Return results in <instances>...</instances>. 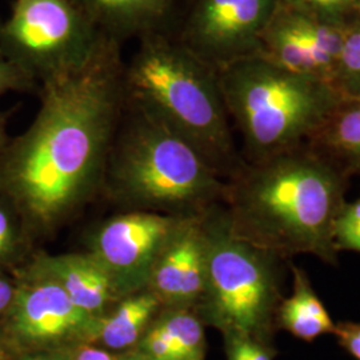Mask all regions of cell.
<instances>
[{
  "label": "cell",
  "instance_id": "obj_1",
  "mask_svg": "<svg viewBox=\"0 0 360 360\" xmlns=\"http://www.w3.org/2000/svg\"><path fill=\"white\" fill-rule=\"evenodd\" d=\"M122 46L104 37L84 65L41 82L32 124L0 153V199L28 236L59 230L103 187L126 105Z\"/></svg>",
  "mask_w": 360,
  "mask_h": 360
},
{
  "label": "cell",
  "instance_id": "obj_2",
  "mask_svg": "<svg viewBox=\"0 0 360 360\" xmlns=\"http://www.w3.org/2000/svg\"><path fill=\"white\" fill-rule=\"evenodd\" d=\"M349 180L304 143L245 162L226 180L223 208L232 233L245 242L288 262L312 255L338 266L334 226Z\"/></svg>",
  "mask_w": 360,
  "mask_h": 360
},
{
  "label": "cell",
  "instance_id": "obj_3",
  "mask_svg": "<svg viewBox=\"0 0 360 360\" xmlns=\"http://www.w3.org/2000/svg\"><path fill=\"white\" fill-rule=\"evenodd\" d=\"M127 99L156 116L202 155L221 179L245 163L236 148L217 70L168 34L138 39L124 62Z\"/></svg>",
  "mask_w": 360,
  "mask_h": 360
},
{
  "label": "cell",
  "instance_id": "obj_4",
  "mask_svg": "<svg viewBox=\"0 0 360 360\" xmlns=\"http://www.w3.org/2000/svg\"><path fill=\"white\" fill-rule=\"evenodd\" d=\"M104 187L136 210L179 218L223 205L226 180L190 143L126 96Z\"/></svg>",
  "mask_w": 360,
  "mask_h": 360
},
{
  "label": "cell",
  "instance_id": "obj_5",
  "mask_svg": "<svg viewBox=\"0 0 360 360\" xmlns=\"http://www.w3.org/2000/svg\"><path fill=\"white\" fill-rule=\"evenodd\" d=\"M230 120L243 139L245 162H257L309 142L345 98L328 83L252 56L220 70Z\"/></svg>",
  "mask_w": 360,
  "mask_h": 360
},
{
  "label": "cell",
  "instance_id": "obj_6",
  "mask_svg": "<svg viewBox=\"0 0 360 360\" xmlns=\"http://www.w3.org/2000/svg\"><path fill=\"white\" fill-rule=\"evenodd\" d=\"M203 226L206 282L195 312L223 335H245L274 343L276 311L291 262L232 233L223 205L207 211Z\"/></svg>",
  "mask_w": 360,
  "mask_h": 360
},
{
  "label": "cell",
  "instance_id": "obj_7",
  "mask_svg": "<svg viewBox=\"0 0 360 360\" xmlns=\"http://www.w3.org/2000/svg\"><path fill=\"white\" fill-rule=\"evenodd\" d=\"M103 38L71 0H15L0 22V53L38 84L84 65Z\"/></svg>",
  "mask_w": 360,
  "mask_h": 360
},
{
  "label": "cell",
  "instance_id": "obj_8",
  "mask_svg": "<svg viewBox=\"0 0 360 360\" xmlns=\"http://www.w3.org/2000/svg\"><path fill=\"white\" fill-rule=\"evenodd\" d=\"M279 0H181L169 34L198 59L220 71L259 56L260 37Z\"/></svg>",
  "mask_w": 360,
  "mask_h": 360
},
{
  "label": "cell",
  "instance_id": "obj_9",
  "mask_svg": "<svg viewBox=\"0 0 360 360\" xmlns=\"http://www.w3.org/2000/svg\"><path fill=\"white\" fill-rule=\"evenodd\" d=\"M181 219L135 210L107 220L94 235L90 252L110 272L120 299L147 290L155 262Z\"/></svg>",
  "mask_w": 360,
  "mask_h": 360
},
{
  "label": "cell",
  "instance_id": "obj_10",
  "mask_svg": "<svg viewBox=\"0 0 360 360\" xmlns=\"http://www.w3.org/2000/svg\"><path fill=\"white\" fill-rule=\"evenodd\" d=\"M346 26L278 1L262 32L259 56L333 86Z\"/></svg>",
  "mask_w": 360,
  "mask_h": 360
},
{
  "label": "cell",
  "instance_id": "obj_11",
  "mask_svg": "<svg viewBox=\"0 0 360 360\" xmlns=\"http://www.w3.org/2000/svg\"><path fill=\"white\" fill-rule=\"evenodd\" d=\"M4 316L8 335L31 347L89 343L98 321L79 309L55 282L26 271L16 279L13 304Z\"/></svg>",
  "mask_w": 360,
  "mask_h": 360
},
{
  "label": "cell",
  "instance_id": "obj_12",
  "mask_svg": "<svg viewBox=\"0 0 360 360\" xmlns=\"http://www.w3.org/2000/svg\"><path fill=\"white\" fill-rule=\"evenodd\" d=\"M203 215L180 220L155 262L147 290L163 309H196L206 282Z\"/></svg>",
  "mask_w": 360,
  "mask_h": 360
},
{
  "label": "cell",
  "instance_id": "obj_13",
  "mask_svg": "<svg viewBox=\"0 0 360 360\" xmlns=\"http://www.w3.org/2000/svg\"><path fill=\"white\" fill-rule=\"evenodd\" d=\"M25 271L55 282L79 309L95 319L120 300L110 272L91 252L40 255Z\"/></svg>",
  "mask_w": 360,
  "mask_h": 360
},
{
  "label": "cell",
  "instance_id": "obj_14",
  "mask_svg": "<svg viewBox=\"0 0 360 360\" xmlns=\"http://www.w3.org/2000/svg\"><path fill=\"white\" fill-rule=\"evenodd\" d=\"M94 27L123 44L131 38L171 34L181 0H71Z\"/></svg>",
  "mask_w": 360,
  "mask_h": 360
},
{
  "label": "cell",
  "instance_id": "obj_15",
  "mask_svg": "<svg viewBox=\"0 0 360 360\" xmlns=\"http://www.w3.org/2000/svg\"><path fill=\"white\" fill-rule=\"evenodd\" d=\"M307 146L348 179L359 175L360 94L345 96Z\"/></svg>",
  "mask_w": 360,
  "mask_h": 360
},
{
  "label": "cell",
  "instance_id": "obj_16",
  "mask_svg": "<svg viewBox=\"0 0 360 360\" xmlns=\"http://www.w3.org/2000/svg\"><path fill=\"white\" fill-rule=\"evenodd\" d=\"M291 294L283 296L276 311V328L311 343L323 335H334L336 322L311 283L307 271L290 263Z\"/></svg>",
  "mask_w": 360,
  "mask_h": 360
},
{
  "label": "cell",
  "instance_id": "obj_17",
  "mask_svg": "<svg viewBox=\"0 0 360 360\" xmlns=\"http://www.w3.org/2000/svg\"><path fill=\"white\" fill-rule=\"evenodd\" d=\"M162 309V303L150 290L124 296L96 321L89 343H102L110 349L132 347Z\"/></svg>",
  "mask_w": 360,
  "mask_h": 360
},
{
  "label": "cell",
  "instance_id": "obj_18",
  "mask_svg": "<svg viewBox=\"0 0 360 360\" xmlns=\"http://www.w3.org/2000/svg\"><path fill=\"white\" fill-rule=\"evenodd\" d=\"M165 335L181 360H205L206 335L205 323L193 309H167L154 323Z\"/></svg>",
  "mask_w": 360,
  "mask_h": 360
},
{
  "label": "cell",
  "instance_id": "obj_19",
  "mask_svg": "<svg viewBox=\"0 0 360 360\" xmlns=\"http://www.w3.org/2000/svg\"><path fill=\"white\" fill-rule=\"evenodd\" d=\"M333 86L343 96L360 94V16L345 30Z\"/></svg>",
  "mask_w": 360,
  "mask_h": 360
},
{
  "label": "cell",
  "instance_id": "obj_20",
  "mask_svg": "<svg viewBox=\"0 0 360 360\" xmlns=\"http://www.w3.org/2000/svg\"><path fill=\"white\" fill-rule=\"evenodd\" d=\"M287 6L348 25L360 16V0H279Z\"/></svg>",
  "mask_w": 360,
  "mask_h": 360
},
{
  "label": "cell",
  "instance_id": "obj_21",
  "mask_svg": "<svg viewBox=\"0 0 360 360\" xmlns=\"http://www.w3.org/2000/svg\"><path fill=\"white\" fill-rule=\"evenodd\" d=\"M334 243L338 252L360 254V196L346 202L334 226Z\"/></svg>",
  "mask_w": 360,
  "mask_h": 360
},
{
  "label": "cell",
  "instance_id": "obj_22",
  "mask_svg": "<svg viewBox=\"0 0 360 360\" xmlns=\"http://www.w3.org/2000/svg\"><path fill=\"white\" fill-rule=\"evenodd\" d=\"M26 233L11 207L0 199V266L19 257Z\"/></svg>",
  "mask_w": 360,
  "mask_h": 360
},
{
  "label": "cell",
  "instance_id": "obj_23",
  "mask_svg": "<svg viewBox=\"0 0 360 360\" xmlns=\"http://www.w3.org/2000/svg\"><path fill=\"white\" fill-rule=\"evenodd\" d=\"M227 360H275L278 351L274 343L251 336L224 334Z\"/></svg>",
  "mask_w": 360,
  "mask_h": 360
},
{
  "label": "cell",
  "instance_id": "obj_24",
  "mask_svg": "<svg viewBox=\"0 0 360 360\" xmlns=\"http://www.w3.org/2000/svg\"><path fill=\"white\" fill-rule=\"evenodd\" d=\"M38 91V82L0 53V96L8 91Z\"/></svg>",
  "mask_w": 360,
  "mask_h": 360
},
{
  "label": "cell",
  "instance_id": "obj_25",
  "mask_svg": "<svg viewBox=\"0 0 360 360\" xmlns=\"http://www.w3.org/2000/svg\"><path fill=\"white\" fill-rule=\"evenodd\" d=\"M334 336L340 347L355 360H360V322H336Z\"/></svg>",
  "mask_w": 360,
  "mask_h": 360
},
{
  "label": "cell",
  "instance_id": "obj_26",
  "mask_svg": "<svg viewBox=\"0 0 360 360\" xmlns=\"http://www.w3.org/2000/svg\"><path fill=\"white\" fill-rule=\"evenodd\" d=\"M72 360H119L103 348L94 347L89 343L79 345L75 348Z\"/></svg>",
  "mask_w": 360,
  "mask_h": 360
},
{
  "label": "cell",
  "instance_id": "obj_27",
  "mask_svg": "<svg viewBox=\"0 0 360 360\" xmlns=\"http://www.w3.org/2000/svg\"><path fill=\"white\" fill-rule=\"evenodd\" d=\"M16 292V281L0 274V316L4 315L13 304V296Z\"/></svg>",
  "mask_w": 360,
  "mask_h": 360
},
{
  "label": "cell",
  "instance_id": "obj_28",
  "mask_svg": "<svg viewBox=\"0 0 360 360\" xmlns=\"http://www.w3.org/2000/svg\"><path fill=\"white\" fill-rule=\"evenodd\" d=\"M23 360H72V358L60 352H47V354H39L35 356H30Z\"/></svg>",
  "mask_w": 360,
  "mask_h": 360
},
{
  "label": "cell",
  "instance_id": "obj_29",
  "mask_svg": "<svg viewBox=\"0 0 360 360\" xmlns=\"http://www.w3.org/2000/svg\"><path fill=\"white\" fill-rule=\"evenodd\" d=\"M6 147V119L0 114V153Z\"/></svg>",
  "mask_w": 360,
  "mask_h": 360
},
{
  "label": "cell",
  "instance_id": "obj_30",
  "mask_svg": "<svg viewBox=\"0 0 360 360\" xmlns=\"http://www.w3.org/2000/svg\"><path fill=\"white\" fill-rule=\"evenodd\" d=\"M119 360H150L147 359V358H144L143 355L141 354H138V352H135V354H132V355H127V356H124V358H120Z\"/></svg>",
  "mask_w": 360,
  "mask_h": 360
},
{
  "label": "cell",
  "instance_id": "obj_31",
  "mask_svg": "<svg viewBox=\"0 0 360 360\" xmlns=\"http://www.w3.org/2000/svg\"><path fill=\"white\" fill-rule=\"evenodd\" d=\"M4 359H6V349H4L3 342H1V339H0V360Z\"/></svg>",
  "mask_w": 360,
  "mask_h": 360
}]
</instances>
